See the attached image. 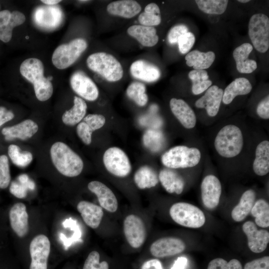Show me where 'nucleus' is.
I'll return each mask as SVG.
<instances>
[{"label": "nucleus", "instance_id": "1", "mask_svg": "<svg viewBox=\"0 0 269 269\" xmlns=\"http://www.w3.org/2000/svg\"><path fill=\"white\" fill-rule=\"evenodd\" d=\"M20 72L33 85L37 99L45 101L52 96L53 88L51 81L44 76V65L41 61L36 58H29L22 62Z\"/></svg>", "mask_w": 269, "mask_h": 269}, {"label": "nucleus", "instance_id": "2", "mask_svg": "<svg viewBox=\"0 0 269 269\" xmlns=\"http://www.w3.org/2000/svg\"><path fill=\"white\" fill-rule=\"evenodd\" d=\"M50 156L53 164L62 175L67 177L79 175L83 169L81 157L62 142H56L50 148Z\"/></svg>", "mask_w": 269, "mask_h": 269}, {"label": "nucleus", "instance_id": "3", "mask_svg": "<svg viewBox=\"0 0 269 269\" xmlns=\"http://www.w3.org/2000/svg\"><path fill=\"white\" fill-rule=\"evenodd\" d=\"M86 63L90 69L107 81L117 82L123 77L124 70L121 63L111 54L104 52L93 53L87 58Z\"/></svg>", "mask_w": 269, "mask_h": 269}, {"label": "nucleus", "instance_id": "4", "mask_svg": "<svg viewBox=\"0 0 269 269\" xmlns=\"http://www.w3.org/2000/svg\"><path fill=\"white\" fill-rule=\"evenodd\" d=\"M244 144L243 134L237 126L228 125L218 133L214 141L217 152L222 156L231 158L238 155Z\"/></svg>", "mask_w": 269, "mask_h": 269}, {"label": "nucleus", "instance_id": "5", "mask_svg": "<svg viewBox=\"0 0 269 269\" xmlns=\"http://www.w3.org/2000/svg\"><path fill=\"white\" fill-rule=\"evenodd\" d=\"M200 159L199 149L185 145L173 147L164 153L161 157L162 164L170 169L194 167L199 163Z\"/></svg>", "mask_w": 269, "mask_h": 269}, {"label": "nucleus", "instance_id": "6", "mask_svg": "<svg viewBox=\"0 0 269 269\" xmlns=\"http://www.w3.org/2000/svg\"><path fill=\"white\" fill-rule=\"evenodd\" d=\"M170 216L177 224L187 228H198L205 224V217L197 206L186 202L173 204L169 210Z\"/></svg>", "mask_w": 269, "mask_h": 269}, {"label": "nucleus", "instance_id": "7", "mask_svg": "<svg viewBox=\"0 0 269 269\" xmlns=\"http://www.w3.org/2000/svg\"><path fill=\"white\" fill-rule=\"evenodd\" d=\"M87 46V41L81 38L74 39L68 43L59 45L53 53V64L59 69L67 68L76 61L86 49Z\"/></svg>", "mask_w": 269, "mask_h": 269}, {"label": "nucleus", "instance_id": "8", "mask_svg": "<svg viewBox=\"0 0 269 269\" xmlns=\"http://www.w3.org/2000/svg\"><path fill=\"white\" fill-rule=\"evenodd\" d=\"M249 36L255 48L261 53L269 48V18L264 13L253 15L248 24Z\"/></svg>", "mask_w": 269, "mask_h": 269}, {"label": "nucleus", "instance_id": "9", "mask_svg": "<svg viewBox=\"0 0 269 269\" xmlns=\"http://www.w3.org/2000/svg\"><path fill=\"white\" fill-rule=\"evenodd\" d=\"M103 163L106 169L113 175L124 177L131 171L132 166L129 157L121 148L112 147L103 155Z\"/></svg>", "mask_w": 269, "mask_h": 269}, {"label": "nucleus", "instance_id": "10", "mask_svg": "<svg viewBox=\"0 0 269 269\" xmlns=\"http://www.w3.org/2000/svg\"><path fill=\"white\" fill-rule=\"evenodd\" d=\"M50 252V243L44 235L35 236L29 245L31 263L29 269H47V261Z\"/></svg>", "mask_w": 269, "mask_h": 269}, {"label": "nucleus", "instance_id": "11", "mask_svg": "<svg viewBox=\"0 0 269 269\" xmlns=\"http://www.w3.org/2000/svg\"><path fill=\"white\" fill-rule=\"evenodd\" d=\"M124 232L128 243L133 248L141 247L146 239L145 225L143 221L135 215H129L124 220Z\"/></svg>", "mask_w": 269, "mask_h": 269}, {"label": "nucleus", "instance_id": "12", "mask_svg": "<svg viewBox=\"0 0 269 269\" xmlns=\"http://www.w3.org/2000/svg\"><path fill=\"white\" fill-rule=\"evenodd\" d=\"M70 83L73 90L87 101H95L99 96L97 85L83 72L77 71L74 72L71 76Z\"/></svg>", "mask_w": 269, "mask_h": 269}, {"label": "nucleus", "instance_id": "13", "mask_svg": "<svg viewBox=\"0 0 269 269\" xmlns=\"http://www.w3.org/2000/svg\"><path fill=\"white\" fill-rule=\"evenodd\" d=\"M201 197L204 206L214 209L219 204L222 192L219 180L213 175H208L203 179L201 185Z\"/></svg>", "mask_w": 269, "mask_h": 269}, {"label": "nucleus", "instance_id": "14", "mask_svg": "<svg viewBox=\"0 0 269 269\" xmlns=\"http://www.w3.org/2000/svg\"><path fill=\"white\" fill-rule=\"evenodd\" d=\"M185 249V244L181 239L166 237L157 239L150 246V252L156 258H163L177 255Z\"/></svg>", "mask_w": 269, "mask_h": 269}, {"label": "nucleus", "instance_id": "15", "mask_svg": "<svg viewBox=\"0 0 269 269\" xmlns=\"http://www.w3.org/2000/svg\"><path fill=\"white\" fill-rule=\"evenodd\" d=\"M248 239L250 250L255 253L264 251L269 242V233L265 230H258L255 224L250 221L245 222L242 227Z\"/></svg>", "mask_w": 269, "mask_h": 269}, {"label": "nucleus", "instance_id": "16", "mask_svg": "<svg viewBox=\"0 0 269 269\" xmlns=\"http://www.w3.org/2000/svg\"><path fill=\"white\" fill-rule=\"evenodd\" d=\"M88 188L97 196L102 208L111 213L117 211L118 207L117 198L105 184L98 181H92L88 184Z\"/></svg>", "mask_w": 269, "mask_h": 269}, {"label": "nucleus", "instance_id": "17", "mask_svg": "<svg viewBox=\"0 0 269 269\" xmlns=\"http://www.w3.org/2000/svg\"><path fill=\"white\" fill-rule=\"evenodd\" d=\"M130 72L134 78L148 83L156 81L161 76L157 66L143 59L133 62L130 66Z\"/></svg>", "mask_w": 269, "mask_h": 269}, {"label": "nucleus", "instance_id": "18", "mask_svg": "<svg viewBox=\"0 0 269 269\" xmlns=\"http://www.w3.org/2000/svg\"><path fill=\"white\" fill-rule=\"evenodd\" d=\"M44 6L37 8L33 17L35 23L43 28H54L61 22L62 13L58 6Z\"/></svg>", "mask_w": 269, "mask_h": 269}, {"label": "nucleus", "instance_id": "19", "mask_svg": "<svg viewBox=\"0 0 269 269\" xmlns=\"http://www.w3.org/2000/svg\"><path fill=\"white\" fill-rule=\"evenodd\" d=\"M223 95V90L218 86H210L205 94L195 102V105L198 108H205L209 116L214 117L219 110Z\"/></svg>", "mask_w": 269, "mask_h": 269}, {"label": "nucleus", "instance_id": "20", "mask_svg": "<svg viewBox=\"0 0 269 269\" xmlns=\"http://www.w3.org/2000/svg\"><path fill=\"white\" fill-rule=\"evenodd\" d=\"M11 227L20 238L25 236L29 230L28 215L25 205L22 203H16L9 212Z\"/></svg>", "mask_w": 269, "mask_h": 269}, {"label": "nucleus", "instance_id": "21", "mask_svg": "<svg viewBox=\"0 0 269 269\" xmlns=\"http://www.w3.org/2000/svg\"><path fill=\"white\" fill-rule=\"evenodd\" d=\"M169 105L173 114L185 128L191 129L195 126V113L185 101L173 98L170 100Z\"/></svg>", "mask_w": 269, "mask_h": 269}, {"label": "nucleus", "instance_id": "22", "mask_svg": "<svg viewBox=\"0 0 269 269\" xmlns=\"http://www.w3.org/2000/svg\"><path fill=\"white\" fill-rule=\"evenodd\" d=\"M38 130V125L35 122L26 120L13 126L3 128L1 133L6 140L14 138L26 140L31 137Z\"/></svg>", "mask_w": 269, "mask_h": 269}, {"label": "nucleus", "instance_id": "23", "mask_svg": "<svg viewBox=\"0 0 269 269\" xmlns=\"http://www.w3.org/2000/svg\"><path fill=\"white\" fill-rule=\"evenodd\" d=\"M253 49V47L250 43H244L234 49L233 56L239 72L249 74L257 69L256 62L249 59V55Z\"/></svg>", "mask_w": 269, "mask_h": 269}, {"label": "nucleus", "instance_id": "24", "mask_svg": "<svg viewBox=\"0 0 269 269\" xmlns=\"http://www.w3.org/2000/svg\"><path fill=\"white\" fill-rule=\"evenodd\" d=\"M77 209L89 227L96 229L99 226L104 215L101 206L87 201H81L78 203Z\"/></svg>", "mask_w": 269, "mask_h": 269}, {"label": "nucleus", "instance_id": "25", "mask_svg": "<svg viewBox=\"0 0 269 269\" xmlns=\"http://www.w3.org/2000/svg\"><path fill=\"white\" fill-rule=\"evenodd\" d=\"M141 10L140 5L133 0L114 1L107 6V11L109 14L128 19L135 16Z\"/></svg>", "mask_w": 269, "mask_h": 269}, {"label": "nucleus", "instance_id": "26", "mask_svg": "<svg viewBox=\"0 0 269 269\" xmlns=\"http://www.w3.org/2000/svg\"><path fill=\"white\" fill-rule=\"evenodd\" d=\"M127 32L144 47H153L157 43L159 40L154 27L135 24L130 26L127 29Z\"/></svg>", "mask_w": 269, "mask_h": 269}, {"label": "nucleus", "instance_id": "27", "mask_svg": "<svg viewBox=\"0 0 269 269\" xmlns=\"http://www.w3.org/2000/svg\"><path fill=\"white\" fill-rule=\"evenodd\" d=\"M158 179L163 188L169 193L180 194L183 190L184 181L183 178L170 168L162 169L159 173Z\"/></svg>", "mask_w": 269, "mask_h": 269}, {"label": "nucleus", "instance_id": "28", "mask_svg": "<svg viewBox=\"0 0 269 269\" xmlns=\"http://www.w3.org/2000/svg\"><path fill=\"white\" fill-rule=\"evenodd\" d=\"M252 89V86L247 79L237 78L229 84L223 92L222 102L228 105L230 104L237 96L249 94Z\"/></svg>", "mask_w": 269, "mask_h": 269}, {"label": "nucleus", "instance_id": "29", "mask_svg": "<svg viewBox=\"0 0 269 269\" xmlns=\"http://www.w3.org/2000/svg\"><path fill=\"white\" fill-rule=\"evenodd\" d=\"M256 199V193L252 189L246 191L242 195L239 204L232 210L231 216L236 222L244 220L251 212Z\"/></svg>", "mask_w": 269, "mask_h": 269}, {"label": "nucleus", "instance_id": "30", "mask_svg": "<svg viewBox=\"0 0 269 269\" xmlns=\"http://www.w3.org/2000/svg\"><path fill=\"white\" fill-rule=\"evenodd\" d=\"M186 63L194 70H204L209 68L215 59V54L211 51L202 52L198 50L188 52L185 57Z\"/></svg>", "mask_w": 269, "mask_h": 269}, {"label": "nucleus", "instance_id": "31", "mask_svg": "<svg viewBox=\"0 0 269 269\" xmlns=\"http://www.w3.org/2000/svg\"><path fill=\"white\" fill-rule=\"evenodd\" d=\"M253 170L258 175L264 176L269 172V141L264 140L257 146Z\"/></svg>", "mask_w": 269, "mask_h": 269}, {"label": "nucleus", "instance_id": "32", "mask_svg": "<svg viewBox=\"0 0 269 269\" xmlns=\"http://www.w3.org/2000/svg\"><path fill=\"white\" fill-rule=\"evenodd\" d=\"M87 109L85 101L81 98L75 96L74 105L71 109L64 112L62 117L63 123L68 126L79 124L85 117Z\"/></svg>", "mask_w": 269, "mask_h": 269}, {"label": "nucleus", "instance_id": "33", "mask_svg": "<svg viewBox=\"0 0 269 269\" xmlns=\"http://www.w3.org/2000/svg\"><path fill=\"white\" fill-rule=\"evenodd\" d=\"M134 180L137 187L141 189L153 187L159 180L156 172L147 165L137 169L134 174Z\"/></svg>", "mask_w": 269, "mask_h": 269}, {"label": "nucleus", "instance_id": "34", "mask_svg": "<svg viewBox=\"0 0 269 269\" xmlns=\"http://www.w3.org/2000/svg\"><path fill=\"white\" fill-rule=\"evenodd\" d=\"M188 77L192 81L191 90L194 95L201 94L212 84L205 70H193L188 73Z\"/></svg>", "mask_w": 269, "mask_h": 269}, {"label": "nucleus", "instance_id": "35", "mask_svg": "<svg viewBox=\"0 0 269 269\" xmlns=\"http://www.w3.org/2000/svg\"><path fill=\"white\" fill-rule=\"evenodd\" d=\"M138 20L140 25L152 26L159 25L161 21L160 10L157 4L151 2L147 4L139 14Z\"/></svg>", "mask_w": 269, "mask_h": 269}, {"label": "nucleus", "instance_id": "36", "mask_svg": "<svg viewBox=\"0 0 269 269\" xmlns=\"http://www.w3.org/2000/svg\"><path fill=\"white\" fill-rule=\"evenodd\" d=\"M255 218L257 225L262 228L269 226V204L264 199H259L255 202L251 211Z\"/></svg>", "mask_w": 269, "mask_h": 269}, {"label": "nucleus", "instance_id": "37", "mask_svg": "<svg viewBox=\"0 0 269 269\" xmlns=\"http://www.w3.org/2000/svg\"><path fill=\"white\" fill-rule=\"evenodd\" d=\"M127 96L138 106H145L148 101L145 85L140 82H133L128 87L126 90Z\"/></svg>", "mask_w": 269, "mask_h": 269}, {"label": "nucleus", "instance_id": "38", "mask_svg": "<svg viewBox=\"0 0 269 269\" xmlns=\"http://www.w3.org/2000/svg\"><path fill=\"white\" fill-rule=\"evenodd\" d=\"M195 2L199 9L210 14H221L226 10L228 0H196Z\"/></svg>", "mask_w": 269, "mask_h": 269}, {"label": "nucleus", "instance_id": "39", "mask_svg": "<svg viewBox=\"0 0 269 269\" xmlns=\"http://www.w3.org/2000/svg\"><path fill=\"white\" fill-rule=\"evenodd\" d=\"M25 20V16L23 13L17 10L13 11L8 23L0 27V40L5 43L9 42L12 37L13 28L22 24Z\"/></svg>", "mask_w": 269, "mask_h": 269}, {"label": "nucleus", "instance_id": "40", "mask_svg": "<svg viewBox=\"0 0 269 269\" xmlns=\"http://www.w3.org/2000/svg\"><path fill=\"white\" fill-rule=\"evenodd\" d=\"M143 145L152 152L158 151L164 142V137L161 132L153 129L145 132L142 136Z\"/></svg>", "mask_w": 269, "mask_h": 269}, {"label": "nucleus", "instance_id": "41", "mask_svg": "<svg viewBox=\"0 0 269 269\" xmlns=\"http://www.w3.org/2000/svg\"><path fill=\"white\" fill-rule=\"evenodd\" d=\"M8 155L13 164L19 167H25L29 164L33 159L31 152L21 151L16 145L10 144L8 147Z\"/></svg>", "mask_w": 269, "mask_h": 269}, {"label": "nucleus", "instance_id": "42", "mask_svg": "<svg viewBox=\"0 0 269 269\" xmlns=\"http://www.w3.org/2000/svg\"><path fill=\"white\" fill-rule=\"evenodd\" d=\"M207 269H243V268L237 259H232L227 262L222 258H216L209 263Z\"/></svg>", "mask_w": 269, "mask_h": 269}, {"label": "nucleus", "instance_id": "43", "mask_svg": "<svg viewBox=\"0 0 269 269\" xmlns=\"http://www.w3.org/2000/svg\"><path fill=\"white\" fill-rule=\"evenodd\" d=\"M10 181L8 159L5 155H0V188L5 189L7 187Z\"/></svg>", "mask_w": 269, "mask_h": 269}, {"label": "nucleus", "instance_id": "44", "mask_svg": "<svg viewBox=\"0 0 269 269\" xmlns=\"http://www.w3.org/2000/svg\"><path fill=\"white\" fill-rule=\"evenodd\" d=\"M83 269H109V265L106 261L100 262L99 253L94 251L86 259Z\"/></svg>", "mask_w": 269, "mask_h": 269}, {"label": "nucleus", "instance_id": "45", "mask_svg": "<svg viewBox=\"0 0 269 269\" xmlns=\"http://www.w3.org/2000/svg\"><path fill=\"white\" fill-rule=\"evenodd\" d=\"M195 41V36L191 32L188 31L181 35L177 42L179 52L183 54L188 53L194 45Z\"/></svg>", "mask_w": 269, "mask_h": 269}, {"label": "nucleus", "instance_id": "46", "mask_svg": "<svg viewBox=\"0 0 269 269\" xmlns=\"http://www.w3.org/2000/svg\"><path fill=\"white\" fill-rule=\"evenodd\" d=\"M83 121L93 132L103 127L106 123V118L100 114H89L84 118Z\"/></svg>", "mask_w": 269, "mask_h": 269}, {"label": "nucleus", "instance_id": "47", "mask_svg": "<svg viewBox=\"0 0 269 269\" xmlns=\"http://www.w3.org/2000/svg\"><path fill=\"white\" fill-rule=\"evenodd\" d=\"M188 32V27L184 24H180L171 28L167 34V40L170 44L177 43L180 37Z\"/></svg>", "mask_w": 269, "mask_h": 269}, {"label": "nucleus", "instance_id": "48", "mask_svg": "<svg viewBox=\"0 0 269 269\" xmlns=\"http://www.w3.org/2000/svg\"><path fill=\"white\" fill-rule=\"evenodd\" d=\"M76 131L78 136L85 144L89 145L91 143L93 132L85 122L83 121L78 124Z\"/></svg>", "mask_w": 269, "mask_h": 269}, {"label": "nucleus", "instance_id": "49", "mask_svg": "<svg viewBox=\"0 0 269 269\" xmlns=\"http://www.w3.org/2000/svg\"><path fill=\"white\" fill-rule=\"evenodd\" d=\"M28 181L26 184H22L18 181H13L9 187L10 192L16 197L22 198L26 196L27 189H28Z\"/></svg>", "mask_w": 269, "mask_h": 269}, {"label": "nucleus", "instance_id": "50", "mask_svg": "<svg viewBox=\"0 0 269 269\" xmlns=\"http://www.w3.org/2000/svg\"><path fill=\"white\" fill-rule=\"evenodd\" d=\"M244 269H269V257L265 256L248 262Z\"/></svg>", "mask_w": 269, "mask_h": 269}, {"label": "nucleus", "instance_id": "51", "mask_svg": "<svg viewBox=\"0 0 269 269\" xmlns=\"http://www.w3.org/2000/svg\"><path fill=\"white\" fill-rule=\"evenodd\" d=\"M257 113L259 117L264 119H269V96H266L258 104Z\"/></svg>", "mask_w": 269, "mask_h": 269}, {"label": "nucleus", "instance_id": "52", "mask_svg": "<svg viewBox=\"0 0 269 269\" xmlns=\"http://www.w3.org/2000/svg\"><path fill=\"white\" fill-rule=\"evenodd\" d=\"M14 117V114L4 107L0 106V127L10 121Z\"/></svg>", "mask_w": 269, "mask_h": 269}, {"label": "nucleus", "instance_id": "53", "mask_svg": "<svg viewBox=\"0 0 269 269\" xmlns=\"http://www.w3.org/2000/svg\"><path fill=\"white\" fill-rule=\"evenodd\" d=\"M141 269H163L161 262L157 259H152L145 262Z\"/></svg>", "mask_w": 269, "mask_h": 269}, {"label": "nucleus", "instance_id": "54", "mask_svg": "<svg viewBox=\"0 0 269 269\" xmlns=\"http://www.w3.org/2000/svg\"><path fill=\"white\" fill-rule=\"evenodd\" d=\"M11 12L5 9L0 11V27L6 25L10 19Z\"/></svg>", "mask_w": 269, "mask_h": 269}, {"label": "nucleus", "instance_id": "55", "mask_svg": "<svg viewBox=\"0 0 269 269\" xmlns=\"http://www.w3.org/2000/svg\"><path fill=\"white\" fill-rule=\"evenodd\" d=\"M187 264V259L180 257L174 262L171 269H185Z\"/></svg>", "mask_w": 269, "mask_h": 269}, {"label": "nucleus", "instance_id": "56", "mask_svg": "<svg viewBox=\"0 0 269 269\" xmlns=\"http://www.w3.org/2000/svg\"><path fill=\"white\" fill-rule=\"evenodd\" d=\"M18 181L22 184H26L29 179L28 176L26 174H21L17 178Z\"/></svg>", "mask_w": 269, "mask_h": 269}, {"label": "nucleus", "instance_id": "57", "mask_svg": "<svg viewBox=\"0 0 269 269\" xmlns=\"http://www.w3.org/2000/svg\"><path fill=\"white\" fill-rule=\"evenodd\" d=\"M41 1L43 2L44 3L49 5H53L57 4L59 2L61 1V0H42Z\"/></svg>", "mask_w": 269, "mask_h": 269}, {"label": "nucleus", "instance_id": "58", "mask_svg": "<svg viewBox=\"0 0 269 269\" xmlns=\"http://www.w3.org/2000/svg\"><path fill=\"white\" fill-rule=\"evenodd\" d=\"M250 1V0H238V2H242V3H246Z\"/></svg>", "mask_w": 269, "mask_h": 269}, {"label": "nucleus", "instance_id": "59", "mask_svg": "<svg viewBox=\"0 0 269 269\" xmlns=\"http://www.w3.org/2000/svg\"><path fill=\"white\" fill-rule=\"evenodd\" d=\"M79 2H84L88 1V0H79Z\"/></svg>", "mask_w": 269, "mask_h": 269}]
</instances>
